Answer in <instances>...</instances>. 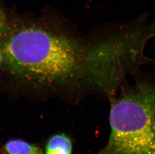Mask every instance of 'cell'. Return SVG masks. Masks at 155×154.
<instances>
[{
  "mask_svg": "<svg viewBox=\"0 0 155 154\" xmlns=\"http://www.w3.org/2000/svg\"><path fill=\"white\" fill-rule=\"evenodd\" d=\"M110 133L98 154H155V79L121 85L109 98Z\"/></svg>",
  "mask_w": 155,
  "mask_h": 154,
  "instance_id": "obj_2",
  "label": "cell"
},
{
  "mask_svg": "<svg viewBox=\"0 0 155 154\" xmlns=\"http://www.w3.org/2000/svg\"><path fill=\"white\" fill-rule=\"evenodd\" d=\"M153 130H154V134L155 135V114L153 118Z\"/></svg>",
  "mask_w": 155,
  "mask_h": 154,
  "instance_id": "obj_6",
  "label": "cell"
},
{
  "mask_svg": "<svg viewBox=\"0 0 155 154\" xmlns=\"http://www.w3.org/2000/svg\"><path fill=\"white\" fill-rule=\"evenodd\" d=\"M2 58H3V55L2 53L0 52V64L1 63L2 61Z\"/></svg>",
  "mask_w": 155,
  "mask_h": 154,
  "instance_id": "obj_7",
  "label": "cell"
},
{
  "mask_svg": "<svg viewBox=\"0 0 155 154\" xmlns=\"http://www.w3.org/2000/svg\"><path fill=\"white\" fill-rule=\"evenodd\" d=\"M5 23L4 16L1 9H0V32H1L4 28V26Z\"/></svg>",
  "mask_w": 155,
  "mask_h": 154,
  "instance_id": "obj_5",
  "label": "cell"
},
{
  "mask_svg": "<svg viewBox=\"0 0 155 154\" xmlns=\"http://www.w3.org/2000/svg\"><path fill=\"white\" fill-rule=\"evenodd\" d=\"M71 140L64 134H57L49 140L46 148V154H71Z\"/></svg>",
  "mask_w": 155,
  "mask_h": 154,
  "instance_id": "obj_4",
  "label": "cell"
},
{
  "mask_svg": "<svg viewBox=\"0 0 155 154\" xmlns=\"http://www.w3.org/2000/svg\"><path fill=\"white\" fill-rule=\"evenodd\" d=\"M85 50L63 35L37 27L14 34L3 57L12 75L28 81L60 83L82 75Z\"/></svg>",
  "mask_w": 155,
  "mask_h": 154,
  "instance_id": "obj_1",
  "label": "cell"
},
{
  "mask_svg": "<svg viewBox=\"0 0 155 154\" xmlns=\"http://www.w3.org/2000/svg\"><path fill=\"white\" fill-rule=\"evenodd\" d=\"M0 154H43L36 146L20 139L11 140L3 146Z\"/></svg>",
  "mask_w": 155,
  "mask_h": 154,
  "instance_id": "obj_3",
  "label": "cell"
}]
</instances>
